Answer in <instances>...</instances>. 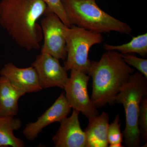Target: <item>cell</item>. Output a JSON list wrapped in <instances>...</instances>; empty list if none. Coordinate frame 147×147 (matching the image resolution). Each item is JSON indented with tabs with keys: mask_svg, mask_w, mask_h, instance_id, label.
<instances>
[{
	"mask_svg": "<svg viewBox=\"0 0 147 147\" xmlns=\"http://www.w3.org/2000/svg\"><path fill=\"white\" fill-rule=\"evenodd\" d=\"M47 7L46 13L51 12L55 13L67 27L71 26L61 0H42Z\"/></svg>",
	"mask_w": 147,
	"mask_h": 147,
	"instance_id": "obj_17",
	"label": "cell"
},
{
	"mask_svg": "<svg viewBox=\"0 0 147 147\" xmlns=\"http://www.w3.org/2000/svg\"><path fill=\"white\" fill-rule=\"evenodd\" d=\"M45 14L40 24L44 39L41 53L65 60L67 51L63 28L65 25L55 13L48 12Z\"/></svg>",
	"mask_w": 147,
	"mask_h": 147,
	"instance_id": "obj_7",
	"label": "cell"
},
{
	"mask_svg": "<svg viewBox=\"0 0 147 147\" xmlns=\"http://www.w3.org/2000/svg\"><path fill=\"white\" fill-rule=\"evenodd\" d=\"M70 71V76L63 89L67 100L73 110L82 113L88 119L97 117L99 113L88 92L90 76L79 70Z\"/></svg>",
	"mask_w": 147,
	"mask_h": 147,
	"instance_id": "obj_6",
	"label": "cell"
},
{
	"mask_svg": "<svg viewBox=\"0 0 147 147\" xmlns=\"http://www.w3.org/2000/svg\"><path fill=\"white\" fill-rule=\"evenodd\" d=\"M63 33L67 51L66 70H79L88 74L91 64L89 52L92 46L102 42V35L73 25L65 26Z\"/></svg>",
	"mask_w": 147,
	"mask_h": 147,
	"instance_id": "obj_5",
	"label": "cell"
},
{
	"mask_svg": "<svg viewBox=\"0 0 147 147\" xmlns=\"http://www.w3.org/2000/svg\"><path fill=\"white\" fill-rule=\"evenodd\" d=\"M103 48L106 51H115L121 54L136 53L143 57L147 55V33L134 36L127 43L121 45L104 44Z\"/></svg>",
	"mask_w": 147,
	"mask_h": 147,
	"instance_id": "obj_15",
	"label": "cell"
},
{
	"mask_svg": "<svg viewBox=\"0 0 147 147\" xmlns=\"http://www.w3.org/2000/svg\"><path fill=\"white\" fill-rule=\"evenodd\" d=\"M143 98L140 104L139 117V126L140 135L143 140L147 139V98Z\"/></svg>",
	"mask_w": 147,
	"mask_h": 147,
	"instance_id": "obj_19",
	"label": "cell"
},
{
	"mask_svg": "<svg viewBox=\"0 0 147 147\" xmlns=\"http://www.w3.org/2000/svg\"><path fill=\"white\" fill-rule=\"evenodd\" d=\"M124 61L128 65L137 69L139 72L147 78V59L137 57L131 54H122Z\"/></svg>",
	"mask_w": 147,
	"mask_h": 147,
	"instance_id": "obj_18",
	"label": "cell"
},
{
	"mask_svg": "<svg viewBox=\"0 0 147 147\" xmlns=\"http://www.w3.org/2000/svg\"><path fill=\"white\" fill-rule=\"evenodd\" d=\"M47 10L42 0H1L0 26L19 47L38 50L43 35L37 22Z\"/></svg>",
	"mask_w": 147,
	"mask_h": 147,
	"instance_id": "obj_1",
	"label": "cell"
},
{
	"mask_svg": "<svg viewBox=\"0 0 147 147\" xmlns=\"http://www.w3.org/2000/svg\"><path fill=\"white\" fill-rule=\"evenodd\" d=\"M109 119V115L105 112L89 119L88 126L84 131L86 139V147H108L107 131Z\"/></svg>",
	"mask_w": 147,
	"mask_h": 147,
	"instance_id": "obj_12",
	"label": "cell"
},
{
	"mask_svg": "<svg viewBox=\"0 0 147 147\" xmlns=\"http://www.w3.org/2000/svg\"><path fill=\"white\" fill-rule=\"evenodd\" d=\"M79 112L73 110L71 115L61 121L60 125L52 138L56 147H86L85 132L80 125Z\"/></svg>",
	"mask_w": 147,
	"mask_h": 147,
	"instance_id": "obj_10",
	"label": "cell"
},
{
	"mask_svg": "<svg viewBox=\"0 0 147 147\" xmlns=\"http://www.w3.org/2000/svg\"><path fill=\"white\" fill-rule=\"evenodd\" d=\"M120 127V115L118 114L113 122L108 125L107 136L110 147H123V136L121 131Z\"/></svg>",
	"mask_w": 147,
	"mask_h": 147,
	"instance_id": "obj_16",
	"label": "cell"
},
{
	"mask_svg": "<svg viewBox=\"0 0 147 147\" xmlns=\"http://www.w3.org/2000/svg\"><path fill=\"white\" fill-rule=\"evenodd\" d=\"M59 60L49 54L41 53L32 63L42 89L53 87L64 89L69 77L67 71Z\"/></svg>",
	"mask_w": 147,
	"mask_h": 147,
	"instance_id": "obj_8",
	"label": "cell"
},
{
	"mask_svg": "<svg viewBox=\"0 0 147 147\" xmlns=\"http://www.w3.org/2000/svg\"><path fill=\"white\" fill-rule=\"evenodd\" d=\"M71 109L65 94L62 93L36 121L27 124L23 130V134L28 140L34 141L46 127L57 122L60 123L67 117Z\"/></svg>",
	"mask_w": 147,
	"mask_h": 147,
	"instance_id": "obj_9",
	"label": "cell"
},
{
	"mask_svg": "<svg viewBox=\"0 0 147 147\" xmlns=\"http://www.w3.org/2000/svg\"><path fill=\"white\" fill-rule=\"evenodd\" d=\"M134 73L117 51H106L99 61L91 62L88 74L92 79L91 100L96 107L115 102L117 95Z\"/></svg>",
	"mask_w": 147,
	"mask_h": 147,
	"instance_id": "obj_2",
	"label": "cell"
},
{
	"mask_svg": "<svg viewBox=\"0 0 147 147\" xmlns=\"http://www.w3.org/2000/svg\"><path fill=\"white\" fill-rule=\"evenodd\" d=\"M71 26L98 33L115 32L129 35L131 27L111 16L98 5L95 0H61Z\"/></svg>",
	"mask_w": 147,
	"mask_h": 147,
	"instance_id": "obj_3",
	"label": "cell"
},
{
	"mask_svg": "<svg viewBox=\"0 0 147 147\" xmlns=\"http://www.w3.org/2000/svg\"><path fill=\"white\" fill-rule=\"evenodd\" d=\"M147 78L139 72L133 73L117 95L115 102L124 108L125 126L123 132L127 147L140 146L141 141L139 126L140 104L147 96Z\"/></svg>",
	"mask_w": 147,
	"mask_h": 147,
	"instance_id": "obj_4",
	"label": "cell"
},
{
	"mask_svg": "<svg viewBox=\"0 0 147 147\" xmlns=\"http://www.w3.org/2000/svg\"><path fill=\"white\" fill-rule=\"evenodd\" d=\"M25 94L5 77L0 76V117L16 115L18 100Z\"/></svg>",
	"mask_w": 147,
	"mask_h": 147,
	"instance_id": "obj_13",
	"label": "cell"
},
{
	"mask_svg": "<svg viewBox=\"0 0 147 147\" xmlns=\"http://www.w3.org/2000/svg\"><path fill=\"white\" fill-rule=\"evenodd\" d=\"M0 75L26 94L36 92L42 89L36 71L32 66L20 68L12 63H8L0 70Z\"/></svg>",
	"mask_w": 147,
	"mask_h": 147,
	"instance_id": "obj_11",
	"label": "cell"
},
{
	"mask_svg": "<svg viewBox=\"0 0 147 147\" xmlns=\"http://www.w3.org/2000/svg\"><path fill=\"white\" fill-rule=\"evenodd\" d=\"M20 119L12 116L0 117V147H24L25 143L17 138L13 131L21 128Z\"/></svg>",
	"mask_w": 147,
	"mask_h": 147,
	"instance_id": "obj_14",
	"label": "cell"
}]
</instances>
